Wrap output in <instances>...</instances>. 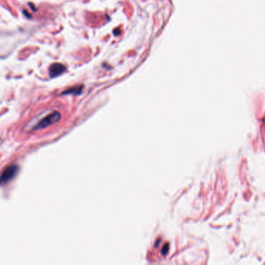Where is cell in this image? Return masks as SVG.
Segmentation results:
<instances>
[{
    "label": "cell",
    "instance_id": "5",
    "mask_svg": "<svg viewBox=\"0 0 265 265\" xmlns=\"http://www.w3.org/2000/svg\"><path fill=\"white\" fill-rule=\"evenodd\" d=\"M168 250H169V245L167 243V244H165L164 245V246H163V250H162V254L163 255H166V254H167V252H168Z\"/></svg>",
    "mask_w": 265,
    "mask_h": 265
},
{
    "label": "cell",
    "instance_id": "4",
    "mask_svg": "<svg viewBox=\"0 0 265 265\" xmlns=\"http://www.w3.org/2000/svg\"><path fill=\"white\" fill-rule=\"evenodd\" d=\"M82 90H83V86H77L75 87H72L69 90H65L62 94L66 95V94H75L79 95L82 93Z\"/></svg>",
    "mask_w": 265,
    "mask_h": 265
},
{
    "label": "cell",
    "instance_id": "1",
    "mask_svg": "<svg viewBox=\"0 0 265 265\" xmlns=\"http://www.w3.org/2000/svg\"><path fill=\"white\" fill-rule=\"evenodd\" d=\"M61 119V114L60 113L57 112V111H54L51 114L47 115L45 118H44L43 119H41L39 122H38L35 126L34 129L37 130V129H41V128H45L48 126H50L54 123L58 122V121Z\"/></svg>",
    "mask_w": 265,
    "mask_h": 265
},
{
    "label": "cell",
    "instance_id": "3",
    "mask_svg": "<svg viewBox=\"0 0 265 265\" xmlns=\"http://www.w3.org/2000/svg\"><path fill=\"white\" fill-rule=\"evenodd\" d=\"M66 70V67L62 63H54L49 68V75L51 78H54L64 73Z\"/></svg>",
    "mask_w": 265,
    "mask_h": 265
},
{
    "label": "cell",
    "instance_id": "2",
    "mask_svg": "<svg viewBox=\"0 0 265 265\" xmlns=\"http://www.w3.org/2000/svg\"><path fill=\"white\" fill-rule=\"evenodd\" d=\"M19 167L16 165H10L7 167L3 171L1 176V184H4L7 182L13 180L17 174Z\"/></svg>",
    "mask_w": 265,
    "mask_h": 265
}]
</instances>
